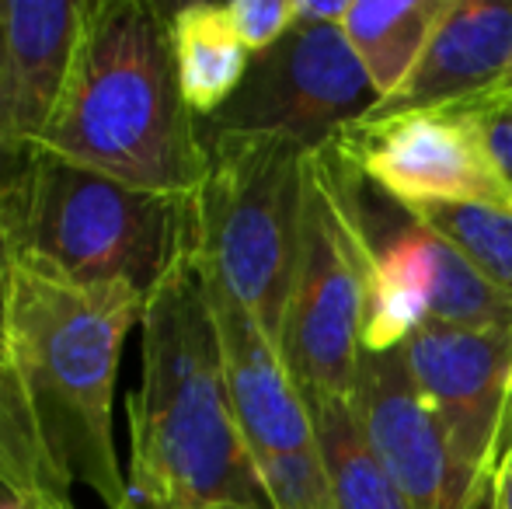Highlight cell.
<instances>
[{"instance_id": "obj_1", "label": "cell", "mask_w": 512, "mask_h": 509, "mask_svg": "<svg viewBox=\"0 0 512 509\" xmlns=\"http://www.w3.org/2000/svg\"><path fill=\"white\" fill-rule=\"evenodd\" d=\"M129 394V496L140 509H272L237 426L196 248L143 307Z\"/></svg>"}, {"instance_id": "obj_2", "label": "cell", "mask_w": 512, "mask_h": 509, "mask_svg": "<svg viewBox=\"0 0 512 509\" xmlns=\"http://www.w3.org/2000/svg\"><path fill=\"white\" fill-rule=\"evenodd\" d=\"M35 150L157 196H196L206 154L178 84L171 11L154 0H84L67 91Z\"/></svg>"}, {"instance_id": "obj_3", "label": "cell", "mask_w": 512, "mask_h": 509, "mask_svg": "<svg viewBox=\"0 0 512 509\" xmlns=\"http://www.w3.org/2000/svg\"><path fill=\"white\" fill-rule=\"evenodd\" d=\"M143 307L147 297L136 290H81L18 265L11 367L56 475L105 509L133 506L115 454L112 394Z\"/></svg>"}, {"instance_id": "obj_4", "label": "cell", "mask_w": 512, "mask_h": 509, "mask_svg": "<svg viewBox=\"0 0 512 509\" xmlns=\"http://www.w3.org/2000/svg\"><path fill=\"white\" fill-rule=\"evenodd\" d=\"M0 185L18 265L56 283L150 300L196 248L192 199L133 189L46 150H28Z\"/></svg>"}, {"instance_id": "obj_5", "label": "cell", "mask_w": 512, "mask_h": 509, "mask_svg": "<svg viewBox=\"0 0 512 509\" xmlns=\"http://www.w3.org/2000/svg\"><path fill=\"white\" fill-rule=\"evenodd\" d=\"M206 168L192 196L199 265L279 346L304 217L307 147L279 136L199 133Z\"/></svg>"}, {"instance_id": "obj_6", "label": "cell", "mask_w": 512, "mask_h": 509, "mask_svg": "<svg viewBox=\"0 0 512 509\" xmlns=\"http://www.w3.org/2000/svg\"><path fill=\"white\" fill-rule=\"evenodd\" d=\"M366 238L338 161L324 147L307 154L304 217L279 356L304 398H349L359 381Z\"/></svg>"}, {"instance_id": "obj_7", "label": "cell", "mask_w": 512, "mask_h": 509, "mask_svg": "<svg viewBox=\"0 0 512 509\" xmlns=\"http://www.w3.org/2000/svg\"><path fill=\"white\" fill-rule=\"evenodd\" d=\"M321 147L405 206H488L512 213V182L488 147L485 126L464 105L370 109Z\"/></svg>"}, {"instance_id": "obj_8", "label": "cell", "mask_w": 512, "mask_h": 509, "mask_svg": "<svg viewBox=\"0 0 512 509\" xmlns=\"http://www.w3.org/2000/svg\"><path fill=\"white\" fill-rule=\"evenodd\" d=\"M377 105V91L342 28L293 21L276 46L251 56L237 95L199 123V133L279 136L314 150Z\"/></svg>"}, {"instance_id": "obj_9", "label": "cell", "mask_w": 512, "mask_h": 509, "mask_svg": "<svg viewBox=\"0 0 512 509\" xmlns=\"http://www.w3.org/2000/svg\"><path fill=\"white\" fill-rule=\"evenodd\" d=\"M366 440L411 509H478L481 489L460 464L439 415L415 384L405 349L359 356L352 394Z\"/></svg>"}, {"instance_id": "obj_10", "label": "cell", "mask_w": 512, "mask_h": 509, "mask_svg": "<svg viewBox=\"0 0 512 509\" xmlns=\"http://www.w3.org/2000/svg\"><path fill=\"white\" fill-rule=\"evenodd\" d=\"M405 356L460 464L485 489L512 429V332L425 321L408 339Z\"/></svg>"}, {"instance_id": "obj_11", "label": "cell", "mask_w": 512, "mask_h": 509, "mask_svg": "<svg viewBox=\"0 0 512 509\" xmlns=\"http://www.w3.org/2000/svg\"><path fill=\"white\" fill-rule=\"evenodd\" d=\"M206 272V269H203ZM209 304H213L216 335L223 353L230 405L251 457H290L317 450L310 408L286 370L279 346L269 339L255 314L230 297L206 272Z\"/></svg>"}, {"instance_id": "obj_12", "label": "cell", "mask_w": 512, "mask_h": 509, "mask_svg": "<svg viewBox=\"0 0 512 509\" xmlns=\"http://www.w3.org/2000/svg\"><path fill=\"white\" fill-rule=\"evenodd\" d=\"M4 14L7 140L14 161L39 147L67 91L84 0H0Z\"/></svg>"}, {"instance_id": "obj_13", "label": "cell", "mask_w": 512, "mask_h": 509, "mask_svg": "<svg viewBox=\"0 0 512 509\" xmlns=\"http://www.w3.org/2000/svg\"><path fill=\"white\" fill-rule=\"evenodd\" d=\"M512 74V4L453 0L408 84L377 112L457 105Z\"/></svg>"}, {"instance_id": "obj_14", "label": "cell", "mask_w": 512, "mask_h": 509, "mask_svg": "<svg viewBox=\"0 0 512 509\" xmlns=\"http://www.w3.org/2000/svg\"><path fill=\"white\" fill-rule=\"evenodd\" d=\"M450 7L453 0H352L342 32L380 102L408 84Z\"/></svg>"}, {"instance_id": "obj_15", "label": "cell", "mask_w": 512, "mask_h": 509, "mask_svg": "<svg viewBox=\"0 0 512 509\" xmlns=\"http://www.w3.org/2000/svg\"><path fill=\"white\" fill-rule=\"evenodd\" d=\"M171 49H175V70L185 105L199 123L213 119L237 95L251 67V53L230 28L223 4L175 7Z\"/></svg>"}, {"instance_id": "obj_16", "label": "cell", "mask_w": 512, "mask_h": 509, "mask_svg": "<svg viewBox=\"0 0 512 509\" xmlns=\"http://www.w3.org/2000/svg\"><path fill=\"white\" fill-rule=\"evenodd\" d=\"M335 509H411L366 440L349 398H304Z\"/></svg>"}, {"instance_id": "obj_17", "label": "cell", "mask_w": 512, "mask_h": 509, "mask_svg": "<svg viewBox=\"0 0 512 509\" xmlns=\"http://www.w3.org/2000/svg\"><path fill=\"white\" fill-rule=\"evenodd\" d=\"M0 485L25 509H77L74 489L56 475L35 433L18 374L4 360H0Z\"/></svg>"}, {"instance_id": "obj_18", "label": "cell", "mask_w": 512, "mask_h": 509, "mask_svg": "<svg viewBox=\"0 0 512 509\" xmlns=\"http://www.w3.org/2000/svg\"><path fill=\"white\" fill-rule=\"evenodd\" d=\"M512 300V213L488 206H408Z\"/></svg>"}, {"instance_id": "obj_19", "label": "cell", "mask_w": 512, "mask_h": 509, "mask_svg": "<svg viewBox=\"0 0 512 509\" xmlns=\"http://www.w3.org/2000/svg\"><path fill=\"white\" fill-rule=\"evenodd\" d=\"M227 7L230 28L251 56L272 49L293 28V0H234Z\"/></svg>"}, {"instance_id": "obj_20", "label": "cell", "mask_w": 512, "mask_h": 509, "mask_svg": "<svg viewBox=\"0 0 512 509\" xmlns=\"http://www.w3.org/2000/svg\"><path fill=\"white\" fill-rule=\"evenodd\" d=\"M18 293V255H14L11 224H7L4 185H0V360L11 363V314Z\"/></svg>"}, {"instance_id": "obj_21", "label": "cell", "mask_w": 512, "mask_h": 509, "mask_svg": "<svg viewBox=\"0 0 512 509\" xmlns=\"http://www.w3.org/2000/svg\"><path fill=\"white\" fill-rule=\"evenodd\" d=\"M471 112V109H467ZM478 116V123L485 126L488 147H492L499 168L506 171V178L512 182V109H499V112H471Z\"/></svg>"}, {"instance_id": "obj_22", "label": "cell", "mask_w": 512, "mask_h": 509, "mask_svg": "<svg viewBox=\"0 0 512 509\" xmlns=\"http://www.w3.org/2000/svg\"><path fill=\"white\" fill-rule=\"evenodd\" d=\"M481 509H512V429L502 443L499 457L492 464V475L485 482V499Z\"/></svg>"}, {"instance_id": "obj_23", "label": "cell", "mask_w": 512, "mask_h": 509, "mask_svg": "<svg viewBox=\"0 0 512 509\" xmlns=\"http://www.w3.org/2000/svg\"><path fill=\"white\" fill-rule=\"evenodd\" d=\"M349 7L352 0H331V4H324V0H293V21H300V25L342 28L345 18H349Z\"/></svg>"}, {"instance_id": "obj_24", "label": "cell", "mask_w": 512, "mask_h": 509, "mask_svg": "<svg viewBox=\"0 0 512 509\" xmlns=\"http://www.w3.org/2000/svg\"><path fill=\"white\" fill-rule=\"evenodd\" d=\"M11 140H7V77H4V14H0V178L14 168Z\"/></svg>"}, {"instance_id": "obj_25", "label": "cell", "mask_w": 512, "mask_h": 509, "mask_svg": "<svg viewBox=\"0 0 512 509\" xmlns=\"http://www.w3.org/2000/svg\"><path fill=\"white\" fill-rule=\"evenodd\" d=\"M457 105H464V109H471V112H499V109H512V74H506L499 84H492V88H485L481 95L467 98V102H457Z\"/></svg>"}, {"instance_id": "obj_26", "label": "cell", "mask_w": 512, "mask_h": 509, "mask_svg": "<svg viewBox=\"0 0 512 509\" xmlns=\"http://www.w3.org/2000/svg\"><path fill=\"white\" fill-rule=\"evenodd\" d=\"M0 509H25V506H21L18 499L11 496V499H4V503H0Z\"/></svg>"}, {"instance_id": "obj_27", "label": "cell", "mask_w": 512, "mask_h": 509, "mask_svg": "<svg viewBox=\"0 0 512 509\" xmlns=\"http://www.w3.org/2000/svg\"><path fill=\"white\" fill-rule=\"evenodd\" d=\"M129 509H140V506L133 503V506H129ZM213 509H244V506H213Z\"/></svg>"}, {"instance_id": "obj_28", "label": "cell", "mask_w": 512, "mask_h": 509, "mask_svg": "<svg viewBox=\"0 0 512 509\" xmlns=\"http://www.w3.org/2000/svg\"><path fill=\"white\" fill-rule=\"evenodd\" d=\"M4 499H11V492H7L4 485H0V503H4Z\"/></svg>"}]
</instances>
